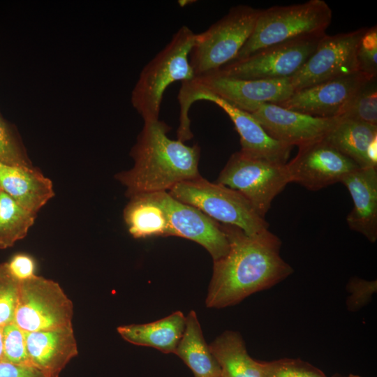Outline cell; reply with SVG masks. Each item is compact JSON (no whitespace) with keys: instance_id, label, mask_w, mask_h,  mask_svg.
I'll return each instance as SVG.
<instances>
[{"instance_id":"6da1fadb","label":"cell","mask_w":377,"mask_h":377,"mask_svg":"<svg viewBox=\"0 0 377 377\" xmlns=\"http://www.w3.org/2000/svg\"><path fill=\"white\" fill-rule=\"evenodd\" d=\"M229 250L214 261L206 305L224 308L249 295L269 289L294 270L281 256V241L268 229L247 235L240 228L221 224Z\"/></svg>"},{"instance_id":"7a4b0ae2","label":"cell","mask_w":377,"mask_h":377,"mask_svg":"<svg viewBox=\"0 0 377 377\" xmlns=\"http://www.w3.org/2000/svg\"><path fill=\"white\" fill-rule=\"evenodd\" d=\"M170 127L163 121H144L131 151L133 167L116 175L133 195L168 191L176 184L200 176V149L168 136Z\"/></svg>"},{"instance_id":"3957f363","label":"cell","mask_w":377,"mask_h":377,"mask_svg":"<svg viewBox=\"0 0 377 377\" xmlns=\"http://www.w3.org/2000/svg\"><path fill=\"white\" fill-rule=\"evenodd\" d=\"M294 91L289 77L244 80L213 71L182 82L177 96L180 105L177 139L185 142L192 138L188 112L191 105L201 95L214 96L250 112L260 104H280L288 100Z\"/></svg>"},{"instance_id":"277c9868","label":"cell","mask_w":377,"mask_h":377,"mask_svg":"<svg viewBox=\"0 0 377 377\" xmlns=\"http://www.w3.org/2000/svg\"><path fill=\"white\" fill-rule=\"evenodd\" d=\"M195 34L187 26H182L142 68L131 99L144 121L159 119L163 94L171 84L194 77L189 54Z\"/></svg>"},{"instance_id":"5b68a950","label":"cell","mask_w":377,"mask_h":377,"mask_svg":"<svg viewBox=\"0 0 377 377\" xmlns=\"http://www.w3.org/2000/svg\"><path fill=\"white\" fill-rule=\"evenodd\" d=\"M332 16L323 0L260 9L251 36L234 60L291 40L325 34Z\"/></svg>"},{"instance_id":"8992f818","label":"cell","mask_w":377,"mask_h":377,"mask_svg":"<svg viewBox=\"0 0 377 377\" xmlns=\"http://www.w3.org/2000/svg\"><path fill=\"white\" fill-rule=\"evenodd\" d=\"M260 11L246 5L232 7L207 29L195 34L189 54L194 77L233 61L251 36Z\"/></svg>"},{"instance_id":"52a82bcc","label":"cell","mask_w":377,"mask_h":377,"mask_svg":"<svg viewBox=\"0 0 377 377\" xmlns=\"http://www.w3.org/2000/svg\"><path fill=\"white\" fill-rule=\"evenodd\" d=\"M169 194L222 224L237 227L247 235L269 228V223L238 191L201 176L176 184Z\"/></svg>"},{"instance_id":"ba28073f","label":"cell","mask_w":377,"mask_h":377,"mask_svg":"<svg viewBox=\"0 0 377 377\" xmlns=\"http://www.w3.org/2000/svg\"><path fill=\"white\" fill-rule=\"evenodd\" d=\"M216 182L241 193L263 218L290 183L286 164L253 158L240 151L231 155Z\"/></svg>"},{"instance_id":"9c48e42d","label":"cell","mask_w":377,"mask_h":377,"mask_svg":"<svg viewBox=\"0 0 377 377\" xmlns=\"http://www.w3.org/2000/svg\"><path fill=\"white\" fill-rule=\"evenodd\" d=\"M73 304L60 285L36 274L20 281L14 323L24 332L72 326Z\"/></svg>"},{"instance_id":"30bf717a","label":"cell","mask_w":377,"mask_h":377,"mask_svg":"<svg viewBox=\"0 0 377 377\" xmlns=\"http://www.w3.org/2000/svg\"><path fill=\"white\" fill-rule=\"evenodd\" d=\"M325 34L267 47L243 59L233 60L215 72L244 80L290 77L304 64Z\"/></svg>"},{"instance_id":"8fae6325","label":"cell","mask_w":377,"mask_h":377,"mask_svg":"<svg viewBox=\"0 0 377 377\" xmlns=\"http://www.w3.org/2000/svg\"><path fill=\"white\" fill-rule=\"evenodd\" d=\"M366 29L325 34L304 64L289 77L294 91L359 72L356 50Z\"/></svg>"},{"instance_id":"7c38bea8","label":"cell","mask_w":377,"mask_h":377,"mask_svg":"<svg viewBox=\"0 0 377 377\" xmlns=\"http://www.w3.org/2000/svg\"><path fill=\"white\" fill-rule=\"evenodd\" d=\"M286 167L290 183L318 191L337 182L359 166L324 138L298 147Z\"/></svg>"},{"instance_id":"4fadbf2b","label":"cell","mask_w":377,"mask_h":377,"mask_svg":"<svg viewBox=\"0 0 377 377\" xmlns=\"http://www.w3.org/2000/svg\"><path fill=\"white\" fill-rule=\"evenodd\" d=\"M149 194L165 211L170 236L186 238L200 244L214 261L227 254L229 242L221 224L198 209L175 199L168 191Z\"/></svg>"},{"instance_id":"5bb4252c","label":"cell","mask_w":377,"mask_h":377,"mask_svg":"<svg viewBox=\"0 0 377 377\" xmlns=\"http://www.w3.org/2000/svg\"><path fill=\"white\" fill-rule=\"evenodd\" d=\"M249 113L270 137L298 147L323 139L339 121L312 117L274 103L258 105Z\"/></svg>"},{"instance_id":"9a60e30c","label":"cell","mask_w":377,"mask_h":377,"mask_svg":"<svg viewBox=\"0 0 377 377\" xmlns=\"http://www.w3.org/2000/svg\"><path fill=\"white\" fill-rule=\"evenodd\" d=\"M371 78L360 72L294 91L283 108L315 117L338 118L360 86Z\"/></svg>"},{"instance_id":"2e32d148","label":"cell","mask_w":377,"mask_h":377,"mask_svg":"<svg viewBox=\"0 0 377 377\" xmlns=\"http://www.w3.org/2000/svg\"><path fill=\"white\" fill-rule=\"evenodd\" d=\"M200 100L215 103L230 118L239 135L242 153L276 163L288 162L293 147L270 137L251 114L210 94L201 95L196 101Z\"/></svg>"},{"instance_id":"e0dca14e","label":"cell","mask_w":377,"mask_h":377,"mask_svg":"<svg viewBox=\"0 0 377 377\" xmlns=\"http://www.w3.org/2000/svg\"><path fill=\"white\" fill-rule=\"evenodd\" d=\"M32 365L47 377H59L66 364L77 355L72 326L50 330L24 332Z\"/></svg>"},{"instance_id":"ac0fdd59","label":"cell","mask_w":377,"mask_h":377,"mask_svg":"<svg viewBox=\"0 0 377 377\" xmlns=\"http://www.w3.org/2000/svg\"><path fill=\"white\" fill-rule=\"evenodd\" d=\"M353 207L346 217L348 227L371 243L377 240V168H358L341 182Z\"/></svg>"},{"instance_id":"d6986e66","label":"cell","mask_w":377,"mask_h":377,"mask_svg":"<svg viewBox=\"0 0 377 377\" xmlns=\"http://www.w3.org/2000/svg\"><path fill=\"white\" fill-rule=\"evenodd\" d=\"M0 189L36 214L54 195L52 181L32 166L0 163Z\"/></svg>"},{"instance_id":"ffe728a7","label":"cell","mask_w":377,"mask_h":377,"mask_svg":"<svg viewBox=\"0 0 377 377\" xmlns=\"http://www.w3.org/2000/svg\"><path fill=\"white\" fill-rule=\"evenodd\" d=\"M324 139L360 168H377V126L339 121Z\"/></svg>"},{"instance_id":"44dd1931","label":"cell","mask_w":377,"mask_h":377,"mask_svg":"<svg viewBox=\"0 0 377 377\" xmlns=\"http://www.w3.org/2000/svg\"><path fill=\"white\" fill-rule=\"evenodd\" d=\"M186 318L179 311L158 320L122 325L117 330L126 341L154 348L165 353H175L186 327Z\"/></svg>"},{"instance_id":"7402d4cb","label":"cell","mask_w":377,"mask_h":377,"mask_svg":"<svg viewBox=\"0 0 377 377\" xmlns=\"http://www.w3.org/2000/svg\"><path fill=\"white\" fill-rule=\"evenodd\" d=\"M186 318L185 330L175 353L194 377H222L220 367L203 337L196 313L191 311Z\"/></svg>"},{"instance_id":"603a6c76","label":"cell","mask_w":377,"mask_h":377,"mask_svg":"<svg viewBox=\"0 0 377 377\" xmlns=\"http://www.w3.org/2000/svg\"><path fill=\"white\" fill-rule=\"evenodd\" d=\"M209 346L222 377H263L261 362L250 357L239 332L225 331Z\"/></svg>"},{"instance_id":"cb8c5ba5","label":"cell","mask_w":377,"mask_h":377,"mask_svg":"<svg viewBox=\"0 0 377 377\" xmlns=\"http://www.w3.org/2000/svg\"><path fill=\"white\" fill-rule=\"evenodd\" d=\"M129 233L136 239L170 236V228L163 209L149 193L130 197L124 211Z\"/></svg>"},{"instance_id":"d4e9b609","label":"cell","mask_w":377,"mask_h":377,"mask_svg":"<svg viewBox=\"0 0 377 377\" xmlns=\"http://www.w3.org/2000/svg\"><path fill=\"white\" fill-rule=\"evenodd\" d=\"M36 215L0 189V249L10 247L23 239L34 223Z\"/></svg>"},{"instance_id":"484cf974","label":"cell","mask_w":377,"mask_h":377,"mask_svg":"<svg viewBox=\"0 0 377 377\" xmlns=\"http://www.w3.org/2000/svg\"><path fill=\"white\" fill-rule=\"evenodd\" d=\"M376 77L369 78L360 86L338 118L377 126Z\"/></svg>"},{"instance_id":"4316f807","label":"cell","mask_w":377,"mask_h":377,"mask_svg":"<svg viewBox=\"0 0 377 377\" xmlns=\"http://www.w3.org/2000/svg\"><path fill=\"white\" fill-rule=\"evenodd\" d=\"M20 281L9 270L7 263L0 264V327L14 322Z\"/></svg>"},{"instance_id":"83f0119b","label":"cell","mask_w":377,"mask_h":377,"mask_svg":"<svg viewBox=\"0 0 377 377\" xmlns=\"http://www.w3.org/2000/svg\"><path fill=\"white\" fill-rule=\"evenodd\" d=\"M263 377H327L319 369L300 359L261 362Z\"/></svg>"},{"instance_id":"f1b7e54d","label":"cell","mask_w":377,"mask_h":377,"mask_svg":"<svg viewBox=\"0 0 377 377\" xmlns=\"http://www.w3.org/2000/svg\"><path fill=\"white\" fill-rule=\"evenodd\" d=\"M5 361L20 365L33 366L27 349L24 332L14 322L3 327Z\"/></svg>"},{"instance_id":"f546056e","label":"cell","mask_w":377,"mask_h":377,"mask_svg":"<svg viewBox=\"0 0 377 377\" xmlns=\"http://www.w3.org/2000/svg\"><path fill=\"white\" fill-rule=\"evenodd\" d=\"M358 71L369 77H377V26L367 28L356 50Z\"/></svg>"},{"instance_id":"4dcf8cb0","label":"cell","mask_w":377,"mask_h":377,"mask_svg":"<svg viewBox=\"0 0 377 377\" xmlns=\"http://www.w3.org/2000/svg\"><path fill=\"white\" fill-rule=\"evenodd\" d=\"M346 289L349 293L346 301V309L350 312H357L371 301L377 291V281L354 276L349 279Z\"/></svg>"},{"instance_id":"1f68e13d","label":"cell","mask_w":377,"mask_h":377,"mask_svg":"<svg viewBox=\"0 0 377 377\" xmlns=\"http://www.w3.org/2000/svg\"><path fill=\"white\" fill-rule=\"evenodd\" d=\"M0 163L17 166H31L25 154L0 117Z\"/></svg>"},{"instance_id":"d6a6232c","label":"cell","mask_w":377,"mask_h":377,"mask_svg":"<svg viewBox=\"0 0 377 377\" xmlns=\"http://www.w3.org/2000/svg\"><path fill=\"white\" fill-rule=\"evenodd\" d=\"M7 265L11 274L20 281L34 275L35 264L29 256L15 255L7 263Z\"/></svg>"},{"instance_id":"836d02e7","label":"cell","mask_w":377,"mask_h":377,"mask_svg":"<svg viewBox=\"0 0 377 377\" xmlns=\"http://www.w3.org/2000/svg\"><path fill=\"white\" fill-rule=\"evenodd\" d=\"M0 377H47L34 366L13 364L6 361L0 362Z\"/></svg>"},{"instance_id":"e575fe53","label":"cell","mask_w":377,"mask_h":377,"mask_svg":"<svg viewBox=\"0 0 377 377\" xmlns=\"http://www.w3.org/2000/svg\"><path fill=\"white\" fill-rule=\"evenodd\" d=\"M5 361L3 353V327H0V362Z\"/></svg>"},{"instance_id":"d590c367","label":"cell","mask_w":377,"mask_h":377,"mask_svg":"<svg viewBox=\"0 0 377 377\" xmlns=\"http://www.w3.org/2000/svg\"><path fill=\"white\" fill-rule=\"evenodd\" d=\"M178 3L180 5L181 7H184L186 5H188L190 3V1H188V0L178 1Z\"/></svg>"},{"instance_id":"8d00e7d4","label":"cell","mask_w":377,"mask_h":377,"mask_svg":"<svg viewBox=\"0 0 377 377\" xmlns=\"http://www.w3.org/2000/svg\"><path fill=\"white\" fill-rule=\"evenodd\" d=\"M347 377H361L360 376L354 375V374H350Z\"/></svg>"}]
</instances>
